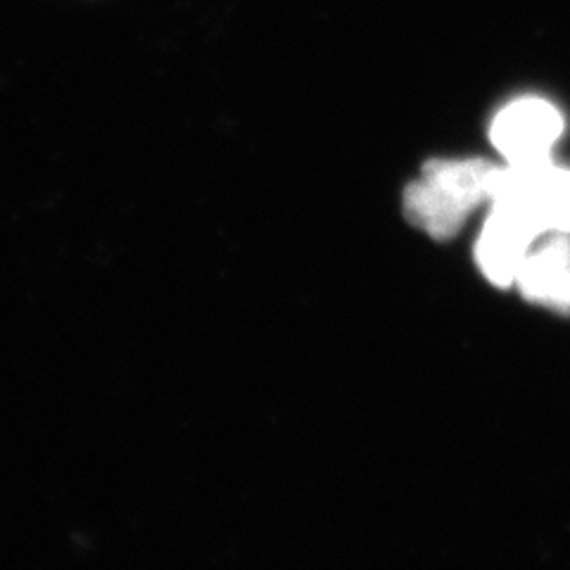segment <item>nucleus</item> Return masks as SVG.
I'll return each mask as SVG.
<instances>
[{"instance_id": "nucleus-5", "label": "nucleus", "mask_w": 570, "mask_h": 570, "mask_svg": "<svg viewBox=\"0 0 570 570\" xmlns=\"http://www.w3.org/2000/svg\"><path fill=\"white\" fill-rule=\"evenodd\" d=\"M515 285L528 302L570 314V236L557 234L538 249H530Z\"/></svg>"}, {"instance_id": "nucleus-4", "label": "nucleus", "mask_w": 570, "mask_h": 570, "mask_svg": "<svg viewBox=\"0 0 570 570\" xmlns=\"http://www.w3.org/2000/svg\"><path fill=\"white\" fill-rule=\"evenodd\" d=\"M542 234L544 230L523 209L509 203H492L490 217L475 247L480 272L497 288L515 285L530 247Z\"/></svg>"}, {"instance_id": "nucleus-1", "label": "nucleus", "mask_w": 570, "mask_h": 570, "mask_svg": "<svg viewBox=\"0 0 570 570\" xmlns=\"http://www.w3.org/2000/svg\"><path fill=\"white\" fill-rule=\"evenodd\" d=\"M497 165L488 159H431L404 190V214L435 240H450L469 214L490 203Z\"/></svg>"}, {"instance_id": "nucleus-3", "label": "nucleus", "mask_w": 570, "mask_h": 570, "mask_svg": "<svg viewBox=\"0 0 570 570\" xmlns=\"http://www.w3.org/2000/svg\"><path fill=\"white\" fill-rule=\"evenodd\" d=\"M563 134V117L542 98H521L509 102L492 121V146L511 165L549 159L551 148Z\"/></svg>"}, {"instance_id": "nucleus-2", "label": "nucleus", "mask_w": 570, "mask_h": 570, "mask_svg": "<svg viewBox=\"0 0 570 570\" xmlns=\"http://www.w3.org/2000/svg\"><path fill=\"white\" fill-rule=\"evenodd\" d=\"M492 203L523 209L544 234L570 236V169L551 159L497 167L492 176Z\"/></svg>"}]
</instances>
